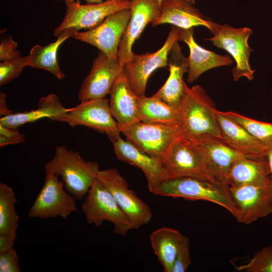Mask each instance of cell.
Wrapping results in <instances>:
<instances>
[{
    "label": "cell",
    "instance_id": "obj_21",
    "mask_svg": "<svg viewBox=\"0 0 272 272\" xmlns=\"http://www.w3.org/2000/svg\"><path fill=\"white\" fill-rule=\"evenodd\" d=\"M193 28L180 30L179 41L185 43L189 48L188 69L186 81L191 83L203 73L211 69L231 65L233 60L228 55L217 54L199 45L193 37Z\"/></svg>",
    "mask_w": 272,
    "mask_h": 272
},
{
    "label": "cell",
    "instance_id": "obj_15",
    "mask_svg": "<svg viewBox=\"0 0 272 272\" xmlns=\"http://www.w3.org/2000/svg\"><path fill=\"white\" fill-rule=\"evenodd\" d=\"M122 69L118 60L110 59L99 50L89 73L80 87L78 99L84 102L105 98L110 94Z\"/></svg>",
    "mask_w": 272,
    "mask_h": 272
},
{
    "label": "cell",
    "instance_id": "obj_7",
    "mask_svg": "<svg viewBox=\"0 0 272 272\" xmlns=\"http://www.w3.org/2000/svg\"><path fill=\"white\" fill-rule=\"evenodd\" d=\"M181 28L173 26L163 46L153 53L137 54L132 53L122 66L123 73L131 89L138 96H145L148 79L156 69L168 65L169 51L179 41Z\"/></svg>",
    "mask_w": 272,
    "mask_h": 272
},
{
    "label": "cell",
    "instance_id": "obj_16",
    "mask_svg": "<svg viewBox=\"0 0 272 272\" xmlns=\"http://www.w3.org/2000/svg\"><path fill=\"white\" fill-rule=\"evenodd\" d=\"M131 17L119 43L118 62L122 67L130 58L134 42L149 23L156 21L161 14L157 0H130Z\"/></svg>",
    "mask_w": 272,
    "mask_h": 272
},
{
    "label": "cell",
    "instance_id": "obj_2",
    "mask_svg": "<svg viewBox=\"0 0 272 272\" xmlns=\"http://www.w3.org/2000/svg\"><path fill=\"white\" fill-rule=\"evenodd\" d=\"M44 168L45 173L61 176L65 190L80 200L84 198L100 170L96 162L86 161L79 152L64 146L56 147L53 158Z\"/></svg>",
    "mask_w": 272,
    "mask_h": 272
},
{
    "label": "cell",
    "instance_id": "obj_3",
    "mask_svg": "<svg viewBox=\"0 0 272 272\" xmlns=\"http://www.w3.org/2000/svg\"><path fill=\"white\" fill-rule=\"evenodd\" d=\"M153 194L190 200H203L217 204L236 214L229 186L210 181L184 177L163 181Z\"/></svg>",
    "mask_w": 272,
    "mask_h": 272
},
{
    "label": "cell",
    "instance_id": "obj_23",
    "mask_svg": "<svg viewBox=\"0 0 272 272\" xmlns=\"http://www.w3.org/2000/svg\"><path fill=\"white\" fill-rule=\"evenodd\" d=\"M109 106L120 129L140 122L139 96L131 89L122 69L110 93Z\"/></svg>",
    "mask_w": 272,
    "mask_h": 272
},
{
    "label": "cell",
    "instance_id": "obj_6",
    "mask_svg": "<svg viewBox=\"0 0 272 272\" xmlns=\"http://www.w3.org/2000/svg\"><path fill=\"white\" fill-rule=\"evenodd\" d=\"M211 32L213 36L205 40L227 51L235 61L236 65L232 70L233 80L237 81L243 77L249 81L253 80L255 71L251 68L249 63L253 49L248 45V40L253 31L247 27L235 28L228 24L218 23Z\"/></svg>",
    "mask_w": 272,
    "mask_h": 272
},
{
    "label": "cell",
    "instance_id": "obj_32",
    "mask_svg": "<svg viewBox=\"0 0 272 272\" xmlns=\"http://www.w3.org/2000/svg\"><path fill=\"white\" fill-rule=\"evenodd\" d=\"M29 55L21 56L11 60L1 61L0 86L8 84L17 78L26 66H29Z\"/></svg>",
    "mask_w": 272,
    "mask_h": 272
},
{
    "label": "cell",
    "instance_id": "obj_20",
    "mask_svg": "<svg viewBox=\"0 0 272 272\" xmlns=\"http://www.w3.org/2000/svg\"><path fill=\"white\" fill-rule=\"evenodd\" d=\"M192 140L202 151L210 174L218 182L228 186L227 178L229 172L234 163L243 155L218 138L207 137Z\"/></svg>",
    "mask_w": 272,
    "mask_h": 272
},
{
    "label": "cell",
    "instance_id": "obj_29",
    "mask_svg": "<svg viewBox=\"0 0 272 272\" xmlns=\"http://www.w3.org/2000/svg\"><path fill=\"white\" fill-rule=\"evenodd\" d=\"M16 202L12 188L0 183V234H17L19 216L15 209Z\"/></svg>",
    "mask_w": 272,
    "mask_h": 272
},
{
    "label": "cell",
    "instance_id": "obj_31",
    "mask_svg": "<svg viewBox=\"0 0 272 272\" xmlns=\"http://www.w3.org/2000/svg\"><path fill=\"white\" fill-rule=\"evenodd\" d=\"M237 269L246 272H272V245L263 247L247 263Z\"/></svg>",
    "mask_w": 272,
    "mask_h": 272
},
{
    "label": "cell",
    "instance_id": "obj_33",
    "mask_svg": "<svg viewBox=\"0 0 272 272\" xmlns=\"http://www.w3.org/2000/svg\"><path fill=\"white\" fill-rule=\"evenodd\" d=\"M192 263L189 238L181 234L172 272H185Z\"/></svg>",
    "mask_w": 272,
    "mask_h": 272
},
{
    "label": "cell",
    "instance_id": "obj_14",
    "mask_svg": "<svg viewBox=\"0 0 272 272\" xmlns=\"http://www.w3.org/2000/svg\"><path fill=\"white\" fill-rule=\"evenodd\" d=\"M131 17L130 9L115 12L98 26L87 31H78L75 39L96 47L110 59L118 60L119 43Z\"/></svg>",
    "mask_w": 272,
    "mask_h": 272
},
{
    "label": "cell",
    "instance_id": "obj_40",
    "mask_svg": "<svg viewBox=\"0 0 272 272\" xmlns=\"http://www.w3.org/2000/svg\"><path fill=\"white\" fill-rule=\"evenodd\" d=\"M60 1H63L65 2H68V1H73L75 0H60ZM88 4H100L103 2L104 0H85Z\"/></svg>",
    "mask_w": 272,
    "mask_h": 272
},
{
    "label": "cell",
    "instance_id": "obj_11",
    "mask_svg": "<svg viewBox=\"0 0 272 272\" xmlns=\"http://www.w3.org/2000/svg\"><path fill=\"white\" fill-rule=\"evenodd\" d=\"M44 183L29 209L28 215L41 219L61 217L65 219L77 210L75 197L65 189L56 174L45 173Z\"/></svg>",
    "mask_w": 272,
    "mask_h": 272
},
{
    "label": "cell",
    "instance_id": "obj_27",
    "mask_svg": "<svg viewBox=\"0 0 272 272\" xmlns=\"http://www.w3.org/2000/svg\"><path fill=\"white\" fill-rule=\"evenodd\" d=\"M181 234L177 230L161 227L154 231L150 236L153 251L164 272H172Z\"/></svg>",
    "mask_w": 272,
    "mask_h": 272
},
{
    "label": "cell",
    "instance_id": "obj_35",
    "mask_svg": "<svg viewBox=\"0 0 272 272\" xmlns=\"http://www.w3.org/2000/svg\"><path fill=\"white\" fill-rule=\"evenodd\" d=\"M18 44L11 36H7L1 39L0 60L5 61L11 60L21 56L17 49Z\"/></svg>",
    "mask_w": 272,
    "mask_h": 272
},
{
    "label": "cell",
    "instance_id": "obj_1",
    "mask_svg": "<svg viewBox=\"0 0 272 272\" xmlns=\"http://www.w3.org/2000/svg\"><path fill=\"white\" fill-rule=\"evenodd\" d=\"M214 102L198 85L189 88L183 82V92L178 110L181 135L195 140L213 137L221 139Z\"/></svg>",
    "mask_w": 272,
    "mask_h": 272
},
{
    "label": "cell",
    "instance_id": "obj_30",
    "mask_svg": "<svg viewBox=\"0 0 272 272\" xmlns=\"http://www.w3.org/2000/svg\"><path fill=\"white\" fill-rule=\"evenodd\" d=\"M225 113L261 142L268 151L272 149V123L260 121L236 112Z\"/></svg>",
    "mask_w": 272,
    "mask_h": 272
},
{
    "label": "cell",
    "instance_id": "obj_17",
    "mask_svg": "<svg viewBox=\"0 0 272 272\" xmlns=\"http://www.w3.org/2000/svg\"><path fill=\"white\" fill-rule=\"evenodd\" d=\"M216 116L223 142L244 156L253 159L267 157L266 148L225 112L217 110Z\"/></svg>",
    "mask_w": 272,
    "mask_h": 272
},
{
    "label": "cell",
    "instance_id": "obj_41",
    "mask_svg": "<svg viewBox=\"0 0 272 272\" xmlns=\"http://www.w3.org/2000/svg\"><path fill=\"white\" fill-rule=\"evenodd\" d=\"M158 1V2L159 3V4L161 6V4L162 3V1L163 0H157ZM188 1V2H189L190 3H191L192 4L194 5L195 4V1L196 0H187Z\"/></svg>",
    "mask_w": 272,
    "mask_h": 272
},
{
    "label": "cell",
    "instance_id": "obj_22",
    "mask_svg": "<svg viewBox=\"0 0 272 272\" xmlns=\"http://www.w3.org/2000/svg\"><path fill=\"white\" fill-rule=\"evenodd\" d=\"M168 64L169 77L154 95L178 111L183 92V77L188 69V58L183 55L178 41L174 43L169 51Z\"/></svg>",
    "mask_w": 272,
    "mask_h": 272
},
{
    "label": "cell",
    "instance_id": "obj_13",
    "mask_svg": "<svg viewBox=\"0 0 272 272\" xmlns=\"http://www.w3.org/2000/svg\"><path fill=\"white\" fill-rule=\"evenodd\" d=\"M130 0H106L100 4L86 5H81L78 0L66 2L64 17L54 29L53 36L58 37L71 28L79 31L95 27L112 13L130 9Z\"/></svg>",
    "mask_w": 272,
    "mask_h": 272
},
{
    "label": "cell",
    "instance_id": "obj_4",
    "mask_svg": "<svg viewBox=\"0 0 272 272\" xmlns=\"http://www.w3.org/2000/svg\"><path fill=\"white\" fill-rule=\"evenodd\" d=\"M162 166L164 180L190 177L221 184L210 174L198 146L193 140L182 135L172 144L162 161Z\"/></svg>",
    "mask_w": 272,
    "mask_h": 272
},
{
    "label": "cell",
    "instance_id": "obj_12",
    "mask_svg": "<svg viewBox=\"0 0 272 272\" xmlns=\"http://www.w3.org/2000/svg\"><path fill=\"white\" fill-rule=\"evenodd\" d=\"M55 121L65 122L72 127L85 126L106 134L109 139L121 133L112 114L109 100L105 98L81 102Z\"/></svg>",
    "mask_w": 272,
    "mask_h": 272
},
{
    "label": "cell",
    "instance_id": "obj_5",
    "mask_svg": "<svg viewBox=\"0 0 272 272\" xmlns=\"http://www.w3.org/2000/svg\"><path fill=\"white\" fill-rule=\"evenodd\" d=\"M83 199L82 211L88 224L99 227L107 221L113 224L114 233L120 236L134 229L112 195L97 179Z\"/></svg>",
    "mask_w": 272,
    "mask_h": 272
},
{
    "label": "cell",
    "instance_id": "obj_37",
    "mask_svg": "<svg viewBox=\"0 0 272 272\" xmlns=\"http://www.w3.org/2000/svg\"><path fill=\"white\" fill-rule=\"evenodd\" d=\"M16 237L17 234H0V252L13 248Z\"/></svg>",
    "mask_w": 272,
    "mask_h": 272
},
{
    "label": "cell",
    "instance_id": "obj_19",
    "mask_svg": "<svg viewBox=\"0 0 272 272\" xmlns=\"http://www.w3.org/2000/svg\"><path fill=\"white\" fill-rule=\"evenodd\" d=\"M171 24L178 28L187 29L203 26L211 32L218 23L202 15L187 0H163L161 14L151 23L153 27L163 24Z\"/></svg>",
    "mask_w": 272,
    "mask_h": 272
},
{
    "label": "cell",
    "instance_id": "obj_34",
    "mask_svg": "<svg viewBox=\"0 0 272 272\" xmlns=\"http://www.w3.org/2000/svg\"><path fill=\"white\" fill-rule=\"evenodd\" d=\"M18 256L12 248L0 252V272H20Z\"/></svg>",
    "mask_w": 272,
    "mask_h": 272
},
{
    "label": "cell",
    "instance_id": "obj_38",
    "mask_svg": "<svg viewBox=\"0 0 272 272\" xmlns=\"http://www.w3.org/2000/svg\"><path fill=\"white\" fill-rule=\"evenodd\" d=\"M13 113L7 105L6 95L1 92L0 93V115L1 117L8 115Z\"/></svg>",
    "mask_w": 272,
    "mask_h": 272
},
{
    "label": "cell",
    "instance_id": "obj_39",
    "mask_svg": "<svg viewBox=\"0 0 272 272\" xmlns=\"http://www.w3.org/2000/svg\"><path fill=\"white\" fill-rule=\"evenodd\" d=\"M267 156L270 169L271 175L272 176V149L268 151Z\"/></svg>",
    "mask_w": 272,
    "mask_h": 272
},
{
    "label": "cell",
    "instance_id": "obj_8",
    "mask_svg": "<svg viewBox=\"0 0 272 272\" xmlns=\"http://www.w3.org/2000/svg\"><path fill=\"white\" fill-rule=\"evenodd\" d=\"M126 140L161 163L169 149L181 132L179 124L142 121L120 129Z\"/></svg>",
    "mask_w": 272,
    "mask_h": 272
},
{
    "label": "cell",
    "instance_id": "obj_9",
    "mask_svg": "<svg viewBox=\"0 0 272 272\" xmlns=\"http://www.w3.org/2000/svg\"><path fill=\"white\" fill-rule=\"evenodd\" d=\"M97 179L111 193L134 229L148 224L153 217L150 207L129 188L116 168L100 170Z\"/></svg>",
    "mask_w": 272,
    "mask_h": 272
},
{
    "label": "cell",
    "instance_id": "obj_36",
    "mask_svg": "<svg viewBox=\"0 0 272 272\" xmlns=\"http://www.w3.org/2000/svg\"><path fill=\"white\" fill-rule=\"evenodd\" d=\"M25 140V135L18 129H11L0 124V147L19 144Z\"/></svg>",
    "mask_w": 272,
    "mask_h": 272
},
{
    "label": "cell",
    "instance_id": "obj_10",
    "mask_svg": "<svg viewBox=\"0 0 272 272\" xmlns=\"http://www.w3.org/2000/svg\"><path fill=\"white\" fill-rule=\"evenodd\" d=\"M237 221L250 224L272 213V179L265 182L229 186Z\"/></svg>",
    "mask_w": 272,
    "mask_h": 272
},
{
    "label": "cell",
    "instance_id": "obj_25",
    "mask_svg": "<svg viewBox=\"0 0 272 272\" xmlns=\"http://www.w3.org/2000/svg\"><path fill=\"white\" fill-rule=\"evenodd\" d=\"M272 179L267 157L253 159L244 156L232 165L227 178L229 186H239L267 181Z\"/></svg>",
    "mask_w": 272,
    "mask_h": 272
},
{
    "label": "cell",
    "instance_id": "obj_18",
    "mask_svg": "<svg viewBox=\"0 0 272 272\" xmlns=\"http://www.w3.org/2000/svg\"><path fill=\"white\" fill-rule=\"evenodd\" d=\"M110 140L113 144L116 158L140 169L146 176L149 190L153 193L164 180L161 162L144 153L129 141L123 140L120 135Z\"/></svg>",
    "mask_w": 272,
    "mask_h": 272
},
{
    "label": "cell",
    "instance_id": "obj_26",
    "mask_svg": "<svg viewBox=\"0 0 272 272\" xmlns=\"http://www.w3.org/2000/svg\"><path fill=\"white\" fill-rule=\"evenodd\" d=\"M78 31L71 28L59 35L57 39L45 46L36 45L30 50V65L33 68L45 70L54 75L57 79L62 80L65 75L59 66L57 60V53L60 46L66 40L73 37Z\"/></svg>",
    "mask_w": 272,
    "mask_h": 272
},
{
    "label": "cell",
    "instance_id": "obj_24",
    "mask_svg": "<svg viewBox=\"0 0 272 272\" xmlns=\"http://www.w3.org/2000/svg\"><path fill=\"white\" fill-rule=\"evenodd\" d=\"M70 108L63 106L57 96L50 93L41 97L37 108L22 112L12 113L0 118V124L14 129L25 124L33 122L43 118L55 120L67 112Z\"/></svg>",
    "mask_w": 272,
    "mask_h": 272
},
{
    "label": "cell",
    "instance_id": "obj_28",
    "mask_svg": "<svg viewBox=\"0 0 272 272\" xmlns=\"http://www.w3.org/2000/svg\"><path fill=\"white\" fill-rule=\"evenodd\" d=\"M139 114L141 121L161 124H178V111L155 96H139Z\"/></svg>",
    "mask_w": 272,
    "mask_h": 272
}]
</instances>
